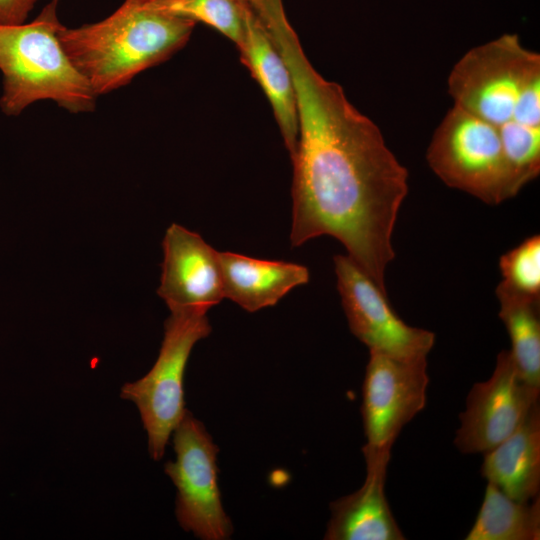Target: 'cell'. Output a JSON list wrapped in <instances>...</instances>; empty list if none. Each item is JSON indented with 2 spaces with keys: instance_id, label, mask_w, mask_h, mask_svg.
Wrapping results in <instances>:
<instances>
[{
  "instance_id": "cell-11",
  "label": "cell",
  "mask_w": 540,
  "mask_h": 540,
  "mask_svg": "<svg viewBox=\"0 0 540 540\" xmlns=\"http://www.w3.org/2000/svg\"><path fill=\"white\" fill-rule=\"evenodd\" d=\"M162 246L164 259L157 294L170 311H209L225 299L219 251L198 233L172 223Z\"/></svg>"
},
{
  "instance_id": "cell-12",
  "label": "cell",
  "mask_w": 540,
  "mask_h": 540,
  "mask_svg": "<svg viewBox=\"0 0 540 540\" xmlns=\"http://www.w3.org/2000/svg\"><path fill=\"white\" fill-rule=\"evenodd\" d=\"M366 463L363 485L330 504L327 540H404L385 495L391 452L362 448Z\"/></svg>"
},
{
  "instance_id": "cell-8",
  "label": "cell",
  "mask_w": 540,
  "mask_h": 540,
  "mask_svg": "<svg viewBox=\"0 0 540 540\" xmlns=\"http://www.w3.org/2000/svg\"><path fill=\"white\" fill-rule=\"evenodd\" d=\"M334 270L350 331L369 351L404 360L427 357L435 343L433 332L406 324L386 291L347 255L334 256Z\"/></svg>"
},
{
  "instance_id": "cell-7",
  "label": "cell",
  "mask_w": 540,
  "mask_h": 540,
  "mask_svg": "<svg viewBox=\"0 0 540 540\" xmlns=\"http://www.w3.org/2000/svg\"><path fill=\"white\" fill-rule=\"evenodd\" d=\"M172 434L176 458L164 470L177 488L175 513L180 526L203 540L228 539L233 526L218 486L217 445L188 410Z\"/></svg>"
},
{
  "instance_id": "cell-10",
  "label": "cell",
  "mask_w": 540,
  "mask_h": 540,
  "mask_svg": "<svg viewBox=\"0 0 540 540\" xmlns=\"http://www.w3.org/2000/svg\"><path fill=\"white\" fill-rule=\"evenodd\" d=\"M539 395L540 389L521 378L510 351L502 350L490 378L475 383L466 398L456 448L465 454L493 449L520 426Z\"/></svg>"
},
{
  "instance_id": "cell-2",
  "label": "cell",
  "mask_w": 540,
  "mask_h": 540,
  "mask_svg": "<svg viewBox=\"0 0 540 540\" xmlns=\"http://www.w3.org/2000/svg\"><path fill=\"white\" fill-rule=\"evenodd\" d=\"M454 105L500 134L521 190L540 173V54L516 34H503L467 51L447 80Z\"/></svg>"
},
{
  "instance_id": "cell-15",
  "label": "cell",
  "mask_w": 540,
  "mask_h": 540,
  "mask_svg": "<svg viewBox=\"0 0 540 540\" xmlns=\"http://www.w3.org/2000/svg\"><path fill=\"white\" fill-rule=\"evenodd\" d=\"M480 472L487 482L495 484L514 500L527 502L539 496V402L509 437L484 453Z\"/></svg>"
},
{
  "instance_id": "cell-1",
  "label": "cell",
  "mask_w": 540,
  "mask_h": 540,
  "mask_svg": "<svg viewBox=\"0 0 540 540\" xmlns=\"http://www.w3.org/2000/svg\"><path fill=\"white\" fill-rule=\"evenodd\" d=\"M293 79L299 117L290 242L328 235L382 290L392 234L408 193V171L379 127L343 88L310 63L287 17L266 25Z\"/></svg>"
},
{
  "instance_id": "cell-6",
  "label": "cell",
  "mask_w": 540,
  "mask_h": 540,
  "mask_svg": "<svg viewBox=\"0 0 540 540\" xmlns=\"http://www.w3.org/2000/svg\"><path fill=\"white\" fill-rule=\"evenodd\" d=\"M205 309L171 310L164 323L159 355L150 371L122 386L120 396L133 402L147 433L148 451L160 460L185 412L184 374L194 345L211 333Z\"/></svg>"
},
{
  "instance_id": "cell-17",
  "label": "cell",
  "mask_w": 540,
  "mask_h": 540,
  "mask_svg": "<svg viewBox=\"0 0 540 540\" xmlns=\"http://www.w3.org/2000/svg\"><path fill=\"white\" fill-rule=\"evenodd\" d=\"M499 317L511 341V356L521 378L540 389V300L496 294Z\"/></svg>"
},
{
  "instance_id": "cell-13",
  "label": "cell",
  "mask_w": 540,
  "mask_h": 540,
  "mask_svg": "<svg viewBox=\"0 0 540 540\" xmlns=\"http://www.w3.org/2000/svg\"><path fill=\"white\" fill-rule=\"evenodd\" d=\"M241 62L266 94L284 144L292 158L299 135L297 98L291 72L252 5L244 39L238 47Z\"/></svg>"
},
{
  "instance_id": "cell-4",
  "label": "cell",
  "mask_w": 540,
  "mask_h": 540,
  "mask_svg": "<svg viewBox=\"0 0 540 540\" xmlns=\"http://www.w3.org/2000/svg\"><path fill=\"white\" fill-rule=\"evenodd\" d=\"M58 2L51 0L29 23L0 25V108L7 116L40 100H52L71 113L95 107L97 96L60 43Z\"/></svg>"
},
{
  "instance_id": "cell-9",
  "label": "cell",
  "mask_w": 540,
  "mask_h": 540,
  "mask_svg": "<svg viewBox=\"0 0 540 540\" xmlns=\"http://www.w3.org/2000/svg\"><path fill=\"white\" fill-rule=\"evenodd\" d=\"M428 383L426 358L404 360L369 351L362 387L363 447L391 452L403 427L425 408Z\"/></svg>"
},
{
  "instance_id": "cell-20",
  "label": "cell",
  "mask_w": 540,
  "mask_h": 540,
  "mask_svg": "<svg viewBox=\"0 0 540 540\" xmlns=\"http://www.w3.org/2000/svg\"><path fill=\"white\" fill-rule=\"evenodd\" d=\"M37 0H0V25L25 22Z\"/></svg>"
},
{
  "instance_id": "cell-5",
  "label": "cell",
  "mask_w": 540,
  "mask_h": 540,
  "mask_svg": "<svg viewBox=\"0 0 540 540\" xmlns=\"http://www.w3.org/2000/svg\"><path fill=\"white\" fill-rule=\"evenodd\" d=\"M426 159L447 186L486 204L498 205L520 191L497 129L459 106L435 129Z\"/></svg>"
},
{
  "instance_id": "cell-18",
  "label": "cell",
  "mask_w": 540,
  "mask_h": 540,
  "mask_svg": "<svg viewBox=\"0 0 540 540\" xmlns=\"http://www.w3.org/2000/svg\"><path fill=\"white\" fill-rule=\"evenodd\" d=\"M154 8L173 15L202 22L230 39L237 48L241 45L249 0H152L146 1Z\"/></svg>"
},
{
  "instance_id": "cell-16",
  "label": "cell",
  "mask_w": 540,
  "mask_h": 540,
  "mask_svg": "<svg viewBox=\"0 0 540 540\" xmlns=\"http://www.w3.org/2000/svg\"><path fill=\"white\" fill-rule=\"evenodd\" d=\"M540 498L521 502L487 482L484 498L465 540H539Z\"/></svg>"
},
{
  "instance_id": "cell-3",
  "label": "cell",
  "mask_w": 540,
  "mask_h": 540,
  "mask_svg": "<svg viewBox=\"0 0 540 540\" xmlns=\"http://www.w3.org/2000/svg\"><path fill=\"white\" fill-rule=\"evenodd\" d=\"M196 22L125 0L107 18L77 28L64 25L58 37L68 58L96 96L127 85L140 72L182 49Z\"/></svg>"
},
{
  "instance_id": "cell-19",
  "label": "cell",
  "mask_w": 540,
  "mask_h": 540,
  "mask_svg": "<svg viewBox=\"0 0 540 540\" xmlns=\"http://www.w3.org/2000/svg\"><path fill=\"white\" fill-rule=\"evenodd\" d=\"M502 280L496 294L540 300V237L533 235L499 260Z\"/></svg>"
},
{
  "instance_id": "cell-22",
  "label": "cell",
  "mask_w": 540,
  "mask_h": 540,
  "mask_svg": "<svg viewBox=\"0 0 540 540\" xmlns=\"http://www.w3.org/2000/svg\"><path fill=\"white\" fill-rule=\"evenodd\" d=\"M140 1H142V2H146V1H152V0H140Z\"/></svg>"
},
{
  "instance_id": "cell-21",
  "label": "cell",
  "mask_w": 540,
  "mask_h": 540,
  "mask_svg": "<svg viewBox=\"0 0 540 540\" xmlns=\"http://www.w3.org/2000/svg\"><path fill=\"white\" fill-rule=\"evenodd\" d=\"M278 1H282V0H249V2L252 5H263V4H269V3H274Z\"/></svg>"
},
{
  "instance_id": "cell-14",
  "label": "cell",
  "mask_w": 540,
  "mask_h": 540,
  "mask_svg": "<svg viewBox=\"0 0 540 540\" xmlns=\"http://www.w3.org/2000/svg\"><path fill=\"white\" fill-rule=\"evenodd\" d=\"M224 297L248 312L276 305L292 289L308 283L307 267L285 261L219 252Z\"/></svg>"
}]
</instances>
